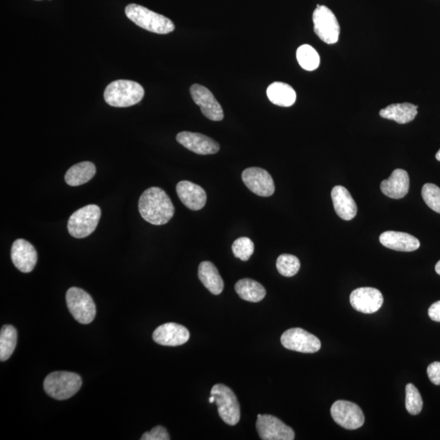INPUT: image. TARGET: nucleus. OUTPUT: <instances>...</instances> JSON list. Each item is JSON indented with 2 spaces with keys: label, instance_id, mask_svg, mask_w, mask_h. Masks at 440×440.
<instances>
[{
  "label": "nucleus",
  "instance_id": "obj_36",
  "mask_svg": "<svg viewBox=\"0 0 440 440\" xmlns=\"http://www.w3.org/2000/svg\"><path fill=\"white\" fill-rule=\"evenodd\" d=\"M435 271L440 276V260L437 262V265H435Z\"/></svg>",
  "mask_w": 440,
  "mask_h": 440
},
{
  "label": "nucleus",
  "instance_id": "obj_26",
  "mask_svg": "<svg viewBox=\"0 0 440 440\" xmlns=\"http://www.w3.org/2000/svg\"><path fill=\"white\" fill-rule=\"evenodd\" d=\"M236 292L243 300L252 303L260 302L266 296V289L258 281L245 278L235 285Z\"/></svg>",
  "mask_w": 440,
  "mask_h": 440
},
{
  "label": "nucleus",
  "instance_id": "obj_30",
  "mask_svg": "<svg viewBox=\"0 0 440 440\" xmlns=\"http://www.w3.org/2000/svg\"><path fill=\"white\" fill-rule=\"evenodd\" d=\"M405 391V408L408 414L414 416L419 415L423 407V398L419 390L414 385L410 383L406 385Z\"/></svg>",
  "mask_w": 440,
  "mask_h": 440
},
{
  "label": "nucleus",
  "instance_id": "obj_15",
  "mask_svg": "<svg viewBox=\"0 0 440 440\" xmlns=\"http://www.w3.org/2000/svg\"><path fill=\"white\" fill-rule=\"evenodd\" d=\"M11 258L18 270L29 274L37 264L38 255L32 244L24 239H17L12 244Z\"/></svg>",
  "mask_w": 440,
  "mask_h": 440
},
{
  "label": "nucleus",
  "instance_id": "obj_39",
  "mask_svg": "<svg viewBox=\"0 0 440 440\" xmlns=\"http://www.w3.org/2000/svg\"><path fill=\"white\" fill-rule=\"evenodd\" d=\"M38 1H39V0H38Z\"/></svg>",
  "mask_w": 440,
  "mask_h": 440
},
{
  "label": "nucleus",
  "instance_id": "obj_28",
  "mask_svg": "<svg viewBox=\"0 0 440 440\" xmlns=\"http://www.w3.org/2000/svg\"><path fill=\"white\" fill-rule=\"evenodd\" d=\"M298 64L307 71H313L320 66V56L310 45L305 44L299 47L296 53Z\"/></svg>",
  "mask_w": 440,
  "mask_h": 440
},
{
  "label": "nucleus",
  "instance_id": "obj_31",
  "mask_svg": "<svg viewBox=\"0 0 440 440\" xmlns=\"http://www.w3.org/2000/svg\"><path fill=\"white\" fill-rule=\"evenodd\" d=\"M232 251L236 258L242 261H247L255 251V245L249 238H240L233 242Z\"/></svg>",
  "mask_w": 440,
  "mask_h": 440
},
{
  "label": "nucleus",
  "instance_id": "obj_25",
  "mask_svg": "<svg viewBox=\"0 0 440 440\" xmlns=\"http://www.w3.org/2000/svg\"><path fill=\"white\" fill-rule=\"evenodd\" d=\"M96 166L93 162H83L74 165L67 171L65 180L67 184L76 187L88 183L96 175Z\"/></svg>",
  "mask_w": 440,
  "mask_h": 440
},
{
  "label": "nucleus",
  "instance_id": "obj_32",
  "mask_svg": "<svg viewBox=\"0 0 440 440\" xmlns=\"http://www.w3.org/2000/svg\"><path fill=\"white\" fill-rule=\"evenodd\" d=\"M421 197L426 205L440 214V189L434 184H425L421 189Z\"/></svg>",
  "mask_w": 440,
  "mask_h": 440
},
{
  "label": "nucleus",
  "instance_id": "obj_2",
  "mask_svg": "<svg viewBox=\"0 0 440 440\" xmlns=\"http://www.w3.org/2000/svg\"><path fill=\"white\" fill-rule=\"evenodd\" d=\"M144 90L142 85L131 80H116L107 86L104 101L111 106L125 108L142 102Z\"/></svg>",
  "mask_w": 440,
  "mask_h": 440
},
{
  "label": "nucleus",
  "instance_id": "obj_29",
  "mask_svg": "<svg viewBox=\"0 0 440 440\" xmlns=\"http://www.w3.org/2000/svg\"><path fill=\"white\" fill-rule=\"evenodd\" d=\"M276 269L280 275L291 278L300 269V261L296 256L283 254L276 260Z\"/></svg>",
  "mask_w": 440,
  "mask_h": 440
},
{
  "label": "nucleus",
  "instance_id": "obj_14",
  "mask_svg": "<svg viewBox=\"0 0 440 440\" xmlns=\"http://www.w3.org/2000/svg\"><path fill=\"white\" fill-rule=\"evenodd\" d=\"M350 303L357 312L372 314L383 306V296L379 289L371 287L358 288L351 294Z\"/></svg>",
  "mask_w": 440,
  "mask_h": 440
},
{
  "label": "nucleus",
  "instance_id": "obj_24",
  "mask_svg": "<svg viewBox=\"0 0 440 440\" xmlns=\"http://www.w3.org/2000/svg\"><path fill=\"white\" fill-rule=\"evenodd\" d=\"M267 96L269 101L281 107L292 106L296 101V90L287 84L275 82L267 89Z\"/></svg>",
  "mask_w": 440,
  "mask_h": 440
},
{
  "label": "nucleus",
  "instance_id": "obj_20",
  "mask_svg": "<svg viewBox=\"0 0 440 440\" xmlns=\"http://www.w3.org/2000/svg\"><path fill=\"white\" fill-rule=\"evenodd\" d=\"M331 198L334 211L342 220L349 221L357 214V206L350 193L343 186L338 185L332 189Z\"/></svg>",
  "mask_w": 440,
  "mask_h": 440
},
{
  "label": "nucleus",
  "instance_id": "obj_9",
  "mask_svg": "<svg viewBox=\"0 0 440 440\" xmlns=\"http://www.w3.org/2000/svg\"><path fill=\"white\" fill-rule=\"evenodd\" d=\"M281 344L290 351L315 353L320 351L321 343L315 335L301 328L289 329L281 335Z\"/></svg>",
  "mask_w": 440,
  "mask_h": 440
},
{
  "label": "nucleus",
  "instance_id": "obj_19",
  "mask_svg": "<svg viewBox=\"0 0 440 440\" xmlns=\"http://www.w3.org/2000/svg\"><path fill=\"white\" fill-rule=\"evenodd\" d=\"M381 191L392 199L405 198L410 190V176L403 169L394 170L388 180L382 181Z\"/></svg>",
  "mask_w": 440,
  "mask_h": 440
},
{
  "label": "nucleus",
  "instance_id": "obj_5",
  "mask_svg": "<svg viewBox=\"0 0 440 440\" xmlns=\"http://www.w3.org/2000/svg\"><path fill=\"white\" fill-rule=\"evenodd\" d=\"M101 216V208L97 205L82 207L70 217L68 231L75 238H87L96 230Z\"/></svg>",
  "mask_w": 440,
  "mask_h": 440
},
{
  "label": "nucleus",
  "instance_id": "obj_6",
  "mask_svg": "<svg viewBox=\"0 0 440 440\" xmlns=\"http://www.w3.org/2000/svg\"><path fill=\"white\" fill-rule=\"evenodd\" d=\"M68 309L79 323H92L97 314L96 305L92 297L84 289L72 287L66 293Z\"/></svg>",
  "mask_w": 440,
  "mask_h": 440
},
{
  "label": "nucleus",
  "instance_id": "obj_10",
  "mask_svg": "<svg viewBox=\"0 0 440 440\" xmlns=\"http://www.w3.org/2000/svg\"><path fill=\"white\" fill-rule=\"evenodd\" d=\"M330 412L335 423L347 430L359 429L365 423V415L361 408L350 401L334 403Z\"/></svg>",
  "mask_w": 440,
  "mask_h": 440
},
{
  "label": "nucleus",
  "instance_id": "obj_4",
  "mask_svg": "<svg viewBox=\"0 0 440 440\" xmlns=\"http://www.w3.org/2000/svg\"><path fill=\"white\" fill-rule=\"evenodd\" d=\"M83 384L81 376L71 372L57 371L46 376L44 391L55 400L65 401L74 396Z\"/></svg>",
  "mask_w": 440,
  "mask_h": 440
},
{
  "label": "nucleus",
  "instance_id": "obj_17",
  "mask_svg": "<svg viewBox=\"0 0 440 440\" xmlns=\"http://www.w3.org/2000/svg\"><path fill=\"white\" fill-rule=\"evenodd\" d=\"M189 331L184 326L176 323H166L154 330V342L162 346L177 347L189 341Z\"/></svg>",
  "mask_w": 440,
  "mask_h": 440
},
{
  "label": "nucleus",
  "instance_id": "obj_33",
  "mask_svg": "<svg viewBox=\"0 0 440 440\" xmlns=\"http://www.w3.org/2000/svg\"><path fill=\"white\" fill-rule=\"evenodd\" d=\"M170 434L166 428L162 425H157L151 430V432H145L142 440H170Z\"/></svg>",
  "mask_w": 440,
  "mask_h": 440
},
{
  "label": "nucleus",
  "instance_id": "obj_12",
  "mask_svg": "<svg viewBox=\"0 0 440 440\" xmlns=\"http://www.w3.org/2000/svg\"><path fill=\"white\" fill-rule=\"evenodd\" d=\"M242 178L247 187L258 196L270 197L275 192V184L271 175L260 167L245 170Z\"/></svg>",
  "mask_w": 440,
  "mask_h": 440
},
{
  "label": "nucleus",
  "instance_id": "obj_8",
  "mask_svg": "<svg viewBox=\"0 0 440 440\" xmlns=\"http://www.w3.org/2000/svg\"><path fill=\"white\" fill-rule=\"evenodd\" d=\"M314 31L318 37L327 44H336L339 39L340 26L336 17L330 9L317 6L312 15Z\"/></svg>",
  "mask_w": 440,
  "mask_h": 440
},
{
  "label": "nucleus",
  "instance_id": "obj_22",
  "mask_svg": "<svg viewBox=\"0 0 440 440\" xmlns=\"http://www.w3.org/2000/svg\"><path fill=\"white\" fill-rule=\"evenodd\" d=\"M417 107L411 103L390 104L379 112L383 119L393 120L397 124H406L414 120L417 115Z\"/></svg>",
  "mask_w": 440,
  "mask_h": 440
},
{
  "label": "nucleus",
  "instance_id": "obj_18",
  "mask_svg": "<svg viewBox=\"0 0 440 440\" xmlns=\"http://www.w3.org/2000/svg\"><path fill=\"white\" fill-rule=\"evenodd\" d=\"M176 192L180 201L190 210H202L206 205L207 193L201 186L190 181L183 180L177 184Z\"/></svg>",
  "mask_w": 440,
  "mask_h": 440
},
{
  "label": "nucleus",
  "instance_id": "obj_38",
  "mask_svg": "<svg viewBox=\"0 0 440 440\" xmlns=\"http://www.w3.org/2000/svg\"><path fill=\"white\" fill-rule=\"evenodd\" d=\"M209 402H210V403H214V402H216V399H215V397L211 396V397H210V399H209Z\"/></svg>",
  "mask_w": 440,
  "mask_h": 440
},
{
  "label": "nucleus",
  "instance_id": "obj_27",
  "mask_svg": "<svg viewBox=\"0 0 440 440\" xmlns=\"http://www.w3.org/2000/svg\"><path fill=\"white\" fill-rule=\"evenodd\" d=\"M17 342V330L12 325H3L0 332V361H6L12 355Z\"/></svg>",
  "mask_w": 440,
  "mask_h": 440
},
{
  "label": "nucleus",
  "instance_id": "obj_16",
  "mask_svg": "<svg viewBox=\"0 0 440 440\" xmlns=\"http://www.w3.org/2000/svg\"><path fill=\"white\" fill-rule=\"evenodd\" d=\"M176 140L184 147L200 155L215 154L220 151V144L216 140L200 133L182 131L176 136Z\"/></svg>",
  "mask_w": 440,
  "mask_h": 440
},
{
  "label": "nucleus",
  "instance_id": "obj_1",
  "mask_svg": "<svg viewBox=\"0 0 440 440\" xmlns=\"http://www.w3.org/2000/svg\"><path fill=\"white\" fill-rule=\"evenodd\" d=\"M139 211L149 224L164 225L174 216L175 207L164 190L152 187L145 190L140 196Z\"/></svg>",
  "mask_w": 440,
  "mask_h": 440
},
{
  "label": "nucleus",
  "instance_id": "obj_11",
  "mask_svg": "<svg viewBox=\"0 0 440 440\" xmlns=\"http://www.w3.org/2000/svg\"><path fill=\"white\" fill-rule=\"evenodd\" d=\"M256 428L262 440H294V430L285 425L278 417L265 414L258 415Z\"/></svg>",
  "mask_w": 440,
  "mask_h": 440
},
{
  "label": "nucleus",
  "instance_id": "obj_13",
  "mask_svg": "<svg viewBox=\"0 0 440 440\" xmlns=\"http://www.w3.org/2000/svg\"><path fill=\"white\" fill-rule=\"evenodd\" d=\"M193 102L201 108L204 116L211 121H221L224 119V111L220 104L210 90L200 84H194L190 88Z\"/></svg>",
  "mask_w": 440,
  "mask_h": 440
},
{
  "label": "nucleus",
  "instance_id": "obj_3",
  "mask_svg": "<svg viewBox=\"0 0 440 440\" xmlns=\"http://www.w3.org/2000/svg\"><path fill=\"white\" fill-rule=\"evenodd\" d=\"M126 17L140 28L151 31V32L166 35L175 30V25L169 18L138 4L131 3L125 9Z\"/></svg>",
  "mask_w": 440,
  "mask_h": 440
},
{
  "label": "nucleus",
  "instance_id": "obj_7",
  "mask_svg": "<svg viewBox=\"0 0 440 440\" xmlns=\"http://www.w3.org/2000/svg\"><path fill=\"white\" fill-rule=\"evenodd\" d=\"M211 394L216 399L222 420L229 425H237L240 417V405L232 390L224 384H216L212 388Z\"/></svg>",
  "mask_w": 440,
  "mask_h": 440
},
{
  "label": "nucleus",
  "instance_id": "obj_21",
  "mask_svg": "<svg viewBox=\"0 0 440 440\" xmlns=\"http://www.w3.org/2000/svg\"><path fill=\"white\" fill-rule=\"evenodd\" d=\"M380 243L383 247L401 252H412L420 247L419 240L406 233L388 231L380 235Z\"/></svg>",
  "mask_w": 440,
  "mask_h": 440
},
{
  "label": "nucleus",
  "instance_id": "obj_34",
  "mask_svg": "<svg viewBox=\"0 0 440 440\" xmlns=\"http://www.w3.org/2000/svg\"><path fill=\"white\" fill-rule=\"evenodd\" d=\"M428 375L430 382L434 385H440V362H434L428 366Z\"/></svg>",
  "mask_w": 440,
  "mask_h": 440
},
{
  "label": "nucleus",
  "instance_id": "obj_23",
  "mask_svg": "<svg viewBox=\"0 0 440 440\" xmlns=\"http://www.w3.org/2000/svg\"><path fill=\"white\" fill-rule=\"evenodd\" d=\"M198 278L209 291L213 294H220L224 290V280L219 271L211 262L204 261L198 267Z\"/></svg>",
  "mask_w": 440,
  "mask_h": 440
},
{
  "label": "nucleus",
  "instance_id": "obj_37",
  "mask_svg": "<svg viewBox=\"0 0 440 440\" xmlns=\"http://www.w3.org/2000/svg\"><path fill=\"white\" fill-rule=\"evenodd\" d=\"M435 158H437V160L440 162V149L439 151L437 152V155H435Z\"/></svg>",
  "mask_w": 440,
  "mask_h": 440
},
{
  "label": "nucleus",
  "instance_id": "obj_35",
  "mask_svg": "<svg viewBox=\"0 0 440 440\" xmlns=\"http://www.w3.org/2000/svg\"><path fill=\"white\" fill-rule=\"evenodd\" d=\"M428 314L432 321L440 322V301L433 303L430 307Z\"/></svg>",
  "mask_w": 440,
  "mask_h": 440
}]
</instances>
